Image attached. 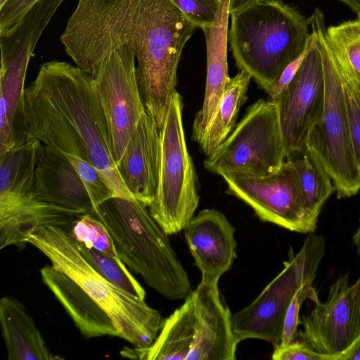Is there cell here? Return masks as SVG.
Returning <instances> with one entry per match:
<instances>
[{"instance_id":"30bf717a","label":"cell","mask_w":360,"mask_h":360,"mask_svg":"<svg viewBox=\"0 0 360 360\" xmlns=\"http://www.w3.org/2000/svg\"><path fill=\"white\" fill-rule=\"evenodd\" d=\"M314 302L310 313L302 317L303 330L298 335L326 360H336L360 336L357 285H349V274L346 273L330 285L326 302L316 298Z\"/></svg>"},{"instance_id":"7a4b0ae2","label":"cell","mask_w":360,"mask_h":360,"mask_svg":"<svg viewBox=\"0 0 360 360\" xmlns=\"http://www.w3.org/2000/svg\"><path fill=\"white\" fill-rule=\"evenodd\" d=\"M309 18L283 0H260L231 15L228 41L239 70L266 94L312 40Z\"/></svg>"},{"instance_id":"ac0fdd59","label":"cell","mask_w":360,"mask_h":360,"mask_svg":"<svg viewBox=\"0 0 360 360\" xmlns=\"http://www.w3.org/2000/svg\"><path fill=\"white\" fill-rule=\"evenodd\" d=\"M229 0H221L211 26L202 31L207 50V75L202 106L194 118L192 139L198 143L213 119L223 96L229 76L227 45Z\"/></svg>"},{"instance_id":"e0dca14e","label":"cell","mask_w":360,"mask_h":360,"mask_svg":"<svg viewBox=\"0 0 360 360\" xmlns=\"http://www.w3.org/2000/svg\"><path fill=\"white\" fill-rule=\"evenodd\" d=\"M38 197L78 215L90 214L94 206L79 174L60 151L41 143L34 172Z\"/></svg>"},{"instance_id":"4dcf8cb0","label":"cell","mask_w":360,"mask_h":360,"mask_svg":"<svg viewBox=\"0 0 360 360\" xmlns=\"http://www.w3.org/2000/svg\"><path fill=\"white\" fill-rule=\"evenodd\" d=\"M342 80L352 139L360 166V98L342 77Z\"/></svg>"},{"instance_id":"7402d4cb","label":"cell","mask_w":360,"mask_h":360,"mask_svg":"<svg viewBox=\"0 0 360 360\" xmlns=\"http://www.w3.org/2000/svg\"><path fill=\"white\" fill-rule=\"evenodd\" d=\"M252 79L248 72L239 70L229 77L217 110L200 140V150L210 156L219 147L236 125L238 114L247 101V91Z\"/></svg>"},{"instance_id":"d6a6232c","label":"cell","mask_w":360,"mask_h":360,"mask_svg":"<svg viewBox=\"0 0 360 360\" xmlns=\"http://www.w3.org/2000/svg\"><path fill=\"white\" fill-rule=\"evenodd\" d=\"M313 35V34H312ZM313 39V37H312ZM312 40L309 45L308 48L306 51L297 59L290 63L282 72L280 77L271 86L270 91H269L268 98L269 101L276 102L278 99V96L282 94V92L287 88L289 84L291 82L296 73L297 72L299 68H300L306 55L307 54L311 45Z\"/></svg>"},{"instance_id":"5b68a950","label":"cell","mask_w":360,"mask_h":360,"mask_svg":"<svg viewBox=\"0 0 360 360\" xmlns=\"http://www.w3.org/2000/svg\"><path fill=\"white\" fill-rule=\"evenodd\" d=\"M309 20L321 55L325 98L322 117L309 131L304 146L330 175L338 197H350L360 189V166L352 139L342 77L326 40L322 11L316 8Z\"/></svg>"},{"instance_id":"e575fe53","label":"cell","mask_w":360,"mask_h":360,"mask_svg":"<svg viewBox=\"0 0 360 360\" xmlns=\"http://www.w3.org/2000/svg\"><path fill=\"white\" fill-rule=\"evenodd\" d=\"M260 0H229V15L238 12Z\"/></svg>"},{"instance_id":"484cf974","label":"cell","mask_w":360,"mask_h":360,"mask_svg":"<svg viewBox=\"0 0 360 360\" xmlns=\"http://www.w3.org/2000/svg\"><path fill=\"white\" fill-rule=\"evenodd\" d=\"M68 229L75 240L86 248L119 257L107 229L93 215L84 214L77 216Z\"/></svg>"},{"instance_id":"f1b7e54d","label":"cell","mask_w":360,"mask_h":360,"mask_svg":"<svg viewBox=\"0 0 360 360\" xmlns=\"http://www.w3.org/2000/svg\"><path fill=\"white\" fill-rule=\"evenodd\" d=\"M175 5L192 22L202 30L212 25L221 0H173Z\"/></svg>"},{"instance_id":"9c48e42d","label":"cell","mask_w":360,"mask_h":360,"mask_svg":"<svg viewBox=\"0 0 360 360\" xmlns=\"http://www.w3.org/2000/svg\"><path fill=\"white\" fill-rule=\"evenodd\" d=\"M226 193L248 204L263 221L291 231L312 233L316 229L308 214L297 171L285 159L281 168L266 176L239 173L222 174Z\"/></svg>"},{"instance_id":"8d00e7d4","label":"cell","mask_w":360,"mask_h":360,"mask_svg":"<svg viewBox=\"0 0 360 360\" xmlns=\"http://www.w3.org/2000/svg\"><path fill=\"white\" fill-rule=\"evenodd\" d=\"M354 243L356 247L357 252L360 257V225L353 237ZM360 279V276L359 278Z\"/></svg>"},{"instance_id":"4fadbf2b","label":"cell","mask_w":360,"mask_h":360,"mask_svg":"<svg viewBox=\"0 0 360 360\" xmlns=\"http://www.w3.org/2000/svg\"><path fill=\"white\" fill-rule=\"evenodd\" d=\"M194 339L186 360H234L238 344L232 314L218 283L201 281L193 290Z\"/></svg>"},{"instance_id":"cb8c5ba5","label":"cell","mask_w":360,"mask_h":360,"mask_svg":"<svg viewBox=\"0 0 360 360\" xmlns=\"http://www.w3.org/2000/svg\"><path fill=\"white\" fill-rule=\"evenodd\" d=\"M326 37L342 78L360 98V18L329 26Z\"/></svg>"},{"instance_id":"277c9868","label":"cell","mask_w":360,"mask_h":360,"mask_svg":"<svg viewBox=\"0 0 360 360\" xmlns=\"http://www.w3.org/2000/svg\"><path fill=\"white\" fill-rule=\"evenodd\" d=\"M25 242L40 250L52 265L88 293L111 318L120 338L138 347H147L154 342L162 323L159 311L96 272L68 227H41L32 233Z\"/></svg>"},{"instance_id":"f35d334b","label":"cell","mask_w":360,"mask_h":360,"mask_svg":"<svg viewBox=\"0 0 360 360\" xmlns=\"http://www.w3.org/2000/svg\"><path fill=\"white\" fill-rule=\"evenodd\" d=\"M8 0H0V8L2 7Z\"/></svg>"},{"instance_id":"8fae6325","label":"cell","mask_w":360,"mask_h":360,"mask_svg":"<svg viewBox=\"0 0 360 360\" xmlns=\"http://www.w3.org/2000/svg\"><path fill=\"white\" fill-rule=\"evenodd\" d=\"M300 68L277 103L286 157L302 148L311 129L321 119L325 85L321 52L315 34Z\"/></svg>"},{"instance_id":"5bb4252c","label":"cell","mask_w":360,"mask_h":360,"mask_svg":"<svg viewBox=\"0 0 360 360\" xmlns=\"http://www.w3.org/2000/svg\"><path fill=\"white\" fill-rule=\"evenodd\" d=\"M184 236L201 281L218 283L236 258L235 228L215 209H203L188 223Z\"/></svg>"},{"instance_id":"836d02e7","label":"cell","mask_w":360,"mask_h":360,"mask_svg":"<svg viewBox=\"0 0 360 360\" xmlns=\"http://www.w3.org/2000/svg\"><path fill=\"white\" fill-rule=\"evenodd\" d=\"M336 360H360V336L354 343Z\"/></svg>"},{"instance_id":"52a82bcc","label":"cell","mask_w":360,"mask_h":360,"mask_svg":"<svg viewBox=\"0 0 360 360\" xmlns=\"http://www.w3.org/2000/svg\"><path fill=\"white\" fill-rule=\"evenodd\" d=\"M286 159L277 103L259 99L250 105L222 144L204 161L210 172L266 176Z\"/></svg>"},{"instance_id":"8992f818","label":"cell","mask_w":360,"mask_h":360,"mask_svg":"<svg viewBox=\"0 0 360 360\" xmlns=\"http://www.w3.org/2000/svg\"><path fill=\"white\" fill-rule=\"evenodd\" d=\"M183 98L176 91L159 129L160 158L155 198L148 207L168 235L184 230L198 206L197 175L183 125Z\"/></svg>"},{"instance_id":"d4e9b609","label":"cell","mask_w":360,"mask_h":360,"mask_svg":"<svg viewBox=\"0 0 360 360\" xmlns=\"http://www.w3.org/2000/svg\"><path fill=\"white\" fill-rule=\"evenodd\" d=\"M78 244L86 260L96 272L115 286L133 296L144 300L145 290L128 271L120 257L88 248L79 243Z\"/></svg>"},{"instance_id":"2e32d148","label":"cell","mask_w":360,"mask_h":360,"mask_svg":"<svg viewBox=\"0 0 360 360\" xmlns=\"http://www.w3.org/2000/svg\"><path fill=\"white\" fill-rule=\"evenodd\" d=\"M160 158L159 129L146 112L139 120L117 168L133 197L148 207L154 200L158 190Z\"/></svg>"},{"instance_id":"ba28073f","label":"cell","mask_w":360,"mask_h":360,"mask_svg":"<svg viewBox=\"0 0 360 360\" xmlns=\"http://www.w3.org/2000/svg\"><path fill=\"white\" fill-rule=\"evenodd\" d=\"M135 58L133 48L124 44L105 56L91 77L107 121L116 166L146 112L136 79Z\"/></svg>"},{"instance_id":"44dd1931","label":"cell","mask_w":360,"mask_h":360,"mask_svg":"<svg viewBox=\"0 0 360 360\" xmlns=\"http://www.w3.org/2000/svg\"><path fill=\"white\" fill-rule=\"evenodd\" d=\"M195 311L192 292L162 321L154 342L147 347L123 349L124 357L145 360H186L194 339Z\"/></svg>"},{"instance_id":"603a6c76","label":"cell","mask_w":360,"mask_h":360,"mask_svg":"<svg viewBox=\"0 0 360 360\" xmlns=\"http://www.w3.org/2000/svg\"><path fill=\"white\" fill-rule=\"evenodd\" d=\"M286 159L297 171L306 210L311 220L317 224L323 204L335 190L332 179L305 146L290 153Z\"/></svg>"},{"instance_id":"6da1fadb","label":"cell","mask_w":360,"mask_h":360,"mask_svg":"<svg viewBox=\"0 0 360 360\" xmlns=\"http://www.w3.org/2000/svg\"><path fill=\"white\" fill-rule=\"evenodd\" d=\"M22 132L63 153L90 162L113 197L135 199L114 162L107 121L85 71L65 61L42 64L25 89Z\"/></svg>"},{"instance_id":"1f68e13d","label":"cell","mask_w":360,"mask_h":360,"mask_svg":"<svg viewBox=\"0 0 360 360\" xmlns=\"http://www.w3.org/2000/svg\"><path fill=\"white\" fill-rule=\"evenodd\" d=\"M274 347L271 356L274 360H326L325 356L312 349L301 340Z\"/></svg>"},{"instance_id":"83f0119b","label":"cell","mask_w":360,"mask_h":360,"mask_svg":"<svg viewBox=\"0 0 360 360\" xmlns=\"http://www.w3.org/2000/svg\"><path fill=\"white\" fill-rule=\"evenodd\" d=\"M309 298L313 302L318 298L312 285H300L294 294L288 307L283 327L281 339L279 345H285L295 340L297 336V328L301 323L300 311L303 302Z\"/></svg>"},{"instance_id":"9a60e30c","label":"cell","mask_w":360,"mask_h":360,"mask_svg":"<svg viewBox=\"0 0 360 360\" xmlns=\"http://www.w3.org/2000/svg\"><path fill=\"white\" fill-rule=\"evenodd\" d=\"M76 213L41 200L35 190L0 192V249L24 248L26 238L45 226L69 227Z\"/></svg>"},{"instance_id":"f546056e","label":"cell","mask_w":360,"mask_h":360,"mask_svg":"<svg viewBox=\"0 0 360 360\" xmlns=\"http://www.w3.org/2000/svg\"><path fill=\"white\" fill-rule=\"evenodd\" d=\"M39 0H8L0 8V37L11 35Z\"/></svg>"},{"instance_id":"ffe728a7","label":"cell","mask_w":360,"mask_h":360,"mask_svg":"<svg viewBox=\"0 0 360 360\" xmlns=\"http://www.w3.org/2000/svg\"><path fill=\"white\" fill-rule=\"evenodd\" d=\"M0 322L9 360H53L32 317L17 299L4 296L0 300Z\"/></svg>"},{"instance_id":"d590c367","label":"cell","mask_w":360,"mask_h":360,"mask_svg":"<svg viewBox=\"0 0 360 360\" xmlns=\"http://www.w3.org/2000/svg\"><path fill=\"white\" fill-rule=\"evenodd\" d=\"M345 4H346L350 9L356 13L358 15H360V0H338Z\"/></svg>"},{"instance_id":"74e56055","label":"cell","mask_w":360,"mask_h":360,"mask_svg":"<svg viewBox=\"0 0 360 360\" xmlns=\"http://www.w3.org/2000/svg\"><path fill=\"white\" fill-rule=\"evenodd\" d=\"M357 283H358V286H359V302H360V279L359 278L357 281H356Z\"/></svg>"},{"instance_id":"4316f807","label":"cell","mask_w":360,"mask_h":360,"mask_svg":"<svg viewBox=\"0 0 360 360\" xmlns=\"http://www.w3.org/2000/svg\"><path fill=\"white\" fill-rule=\"evenodd\" d=\"M325 247L326 242L322 236L310 234L296 255L290 252L300 286L312 285L319 262L324 255Z\"/></svg>"},{"instance_id":"7c38bea8","label":"cell","mask_w":360,"mask_h":360,"mask_svg":"<svg viewBox=\"0 0 360 360\" xmlns=\"http://www.w3.org/2000/svg\"><path fill=\"white\" fill-rule=\"evenodd\" d=\"M300 287L290 257L282 271L253 302L232 314L233 332L241 342L260 339L279 345L284 319L290 302Z\"/></svg>"},{"instance_id":"d6986e66","label":"cell","mask_w":360,"mask_h":360,"mask_svg":"<svg viewBox=\"0 0 360 360\" xmlns=\"http://www.w3.org/2000/svg\"><path fill=\"white\" fill-rule=\"evenodd\" d=\"M40 274L84 337H119L111 318L73 279L52 264L42 267Z\"/></svg>"},{"instance_id":"3957f363","label":"cell","mask_w":360,"mask_h":360,"mask_svg":"<svg viewBox=\"0 0 360 360\" xmlns=\"http://www.w3.org/2000/svg\"><path fill=\"white\" fill-rule=\"evenodd\" d=\"M107 229L120 259L165 297L185 300L193 289L168 234L136 199L112 197L92 213Z\"/></svg>"}]
</instances>
